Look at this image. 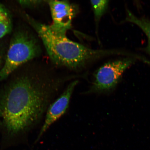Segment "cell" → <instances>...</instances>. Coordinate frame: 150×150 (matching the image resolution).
<instances>
[{
    "label": "cell",
    "mask_w": 150,
    "mask_h": 150,
    "mask_svg": "<svg viewBox=\"0 0 150 150\" xmlns=\"http://www.w3.org/2000/svg\"><path fill=\"white\" fill-rule=\"evenodd\" d=\"M1 121H0V127H1Z\"/></svg>",
    "instance_id": "cell-12"
},
{
    "label": "cell",
    "mask_w": 150,
    "mask_h": 150,
    "mask_svg": "<svg viewBox=\"0 0 150 150\" xmlns=\"http://www.w3.org/2000/svg\"><path fill=\"white\" fill-rule=\"evenodd\" d=\"M36 40L24 32H18L11 40L4 65L0 70V82L21 65L39 55Z\"/></svg>",
    "instance_id": "cell-3"
},
{
    "label": "cell",
    "mask_w": 150,
    "mask_h": 150,
    "mask_svg": "<svg viewBox=\"0 0 150 150\" xmlns=\"http://www.w3.org/2000/svg\"><path fill=\"white\" fill-rule=\"evenodd\" d=\"M49 6L52 20L50 25L54 32L66 35L72 27V20L76 14L74 6L67 1H46Z\"/></svg>",
    "instance_id": "cell-5"
},
{
    "label": "cell",
    "mask_w": 150,
    "mask_h": 150,
    "mask_svg": "<svg viewBox=\"0 0 150 150\" xmlns=\"http://www.w3.org/2000/svg\"><path fill=\"white\" fill-rule=\"evenodd\" d=\"M108 1L99 0L90 1L95 20L97 22L100 19L107 10L109 4Z\"/></svg>",
    "instance_id": "cell-9"
},
{
    "label": "cell",
    "mask_w": 150,
    "mask_h": 150,
    "mask_svg": "<svg viewBox=\"0 0 150 150\" xmlns=\"http://www.w3.org/2000/svg\"><path fill=\"white\" fill-rule=\"evenodd\" d=\"M12 28L10 15L5 7L0 4V38L10 33Z\"/></svg>",
    "instance_id": "cell-8"
},
{
    "label": "cell",
    "mask_w": 150,
    "mask_h": 150,
    "mask_svg": "<svg viewBox=\"0 0 150 150\" xmlns=\"http://www.w3.org/2000/svg\"><path fill=\"white\" fill-rule=\"evenodd\" d=\"M32 25L42 41L47 53L56 65L77 70L104 56L114 53L110 50H93L52 30L50 25L35 21Z\"/></svg>",
    "instance_id": "cell-2"
},
{
    "label": "cell",
    "mask_w": 150,
    "mask_h": 150,
    "mask_svg": "<svg viewBox=\"0 0 150 150\" xmlns=\"http://www.w3.org/2000/svg\"><path fill=\"white\" fill-rule=\"evenodd\" d=\"M125 21L136 24L144 32L147 37L148 45L145 50L150 55V20L144 18H138L135 16L128 9L127 10Z\"/></svg>",
    "instance_id": "cell-7"
},
{
    "label": "cell",
    "mask_w": 150,
    "mask_h": 150,
    "mask_svg": "<svg viewBox=\"0 0 150 150\" xmlns=\"http://www.w3.org/2000/svg\"><path fill=\"white\" fill-rule=\"evenodd\" d=\"M134 61L133 58H127L105 64L95 73L88 92L101 93L111 91L117 85L125 71Z\"/></svg>",
    "instance_id": "cell-4"
},
{
    "label": "cell",
    "mask_w": 150,
    "mask_h": 150,
    "mask_svg": "<svg viewBox=\"0 0 150 150\" xmlns=\"http://www.w3.org/2000/svg\"><path fill=\"white\" fill-rule=\"evenodd\" d=\"M42 1H19L20 4L25 6H30L40 4Z\"/></svg>",
    "instance_id": "cell-10"
},
{
    "label": "cell",
    "mask_w": 150,
    "mask_h": 150,
    "mask_svg": "<svg viewBox=\"0 0 150 150\" xmlns=\"http://www.w3.org/2000/svg\"><path fill=\"white\" fill-rule=\"evenodd\" d=\"M57 83L36 75H24L3 87L0 92V121L6 137L23 135L36 125Z\"/></svg>",
    "instance_id": "cell-1"
},
{
    "label": "cell",
    "mask_w": 150,
    "mask_h": 150,
    "mask_svg": "<svg viewBox=\"0 0 150 150\" xmlns=\"http://www.w3.org/2000/svg\"><path fill=\"white\" fill-rule=\"evenodd\" d=\"M1 55H0V65L1 64Z\"/></svg>",
    "instance_id": "cell-11"
},
{
    "label": "cell",
    "mask_w": 150,
    "mask_h": 150,
    "mask_svg": "<svg viewBox=\"0 0 150 150\" xmlns=\"http://www.w3.org/2000/svg\"><path fill=\"white\" fill-rule=\"evenodd\" d=\"M78 83V81H74L71 82L60 96L50 105L47 110L45 119L36 142L40 139L41 137L52 124L66 112L69 108L72 93Z\"/></svg>",
    "instance_id": "cell-6"
}]
</instances>
